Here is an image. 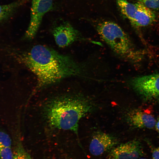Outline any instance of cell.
Wrapping results in <instances>:
<instances>
[{"mask_svg": "<svg viewBox=\"0 0 159 159\" xmlns=\"http://www.w3.org/2000/svg\"><path fill=\"white\" fill-rule=\"evenodd\" d=\"M15 54L17 61L36 77L37 83L32 95L64 79L80 75L84 71L82 66L71 57L42 45Z\"/></svg>", "mask_w": 159, "mask_h": 159, "instance_id": "6da1fadb", "label": "cell"}, {"mask_svg": "<svg viewBox=\"0 0 159 159\" xmlns=\"http://www.w3.org/2000/svg\"><path fill=\"white\" fill-rule=\"evenodd\" d=\"M93 106L88 99L77 95H64L49 100L43 107V116L53 129L69 130L78 137L80 119L92 111Z\"/></svg>", "mask_w": 159, "mask_h": 159, "instance_id": "7a4b0ae2", "label": "cell"}, {"mask_svg": "<svg viewBox=\"0 0 159 159\" xmlns=\"http://www.w3.org/2000/svg\"><path fill=\"white\" fill-rule=\"evenodd\" d=\"M97 29L101 37L117 54L124 57L132 55L129 38L118 24L110 21H104L98 24Z\"/></svg>", "mask_w": 159, "mask_h": 159, "instance_id": "3957f363", "label": "cell"}, {"mask_svg": "<svg viewBox=\"0 0 159 159\" xmlns=\"http://www.w3.org/2000/svg\"><path fill=\"white\" fill-rule=\"evenodd\" d=\"M53 0H32L30 22L24 36L31 40L35 36L44 15L52 8Z\"/></svg>", "mask_w": 159, "mask_h": 159, "instance_id": "277c9868", "label": "cell"}, {"mask_svg": "<svg viewBox=\"0 0 159 159\" xmlns=\"http://www.w3.org/2000/svg\"><path fill=\"white\" fill-rule=\"evenodd\" d=\"M131 82L134 89L145 98L159 97V73L136 77Z\"/></svg>", "mask_w": 159, "mask_h": 159, "instance_id": "5b68a950", "label": "cell"}, {"mask_svg": "<svg viewBox=\"0 0 159 159\" xmlns=\"http://www.w3.org/2000/svg\"><path fill=\"white\" fill-rule=\"evenodd\" d=\"M143 154L140 143L133 140L114 147L107 153L106 159H138Z\"/></svg>", "mask_w": 159, "mask_h": 159, "instance_id": "8992f818", "label": "cell"}, {"mask_svg": "<svg viewBox=\"0 0 159 159\" xmlns=\"http://www.w3.org/2000/svg\"><path fill=\"white\" fill-rule=\"evenodd\" d=\"M119 144L118 139L113 135L102 132H97L92 138L89 150L92 155L99 156L108 153Z\"/></svg>", "mask_w": 159, "mask_h": 159, "instance_id": "52a82bcc", "label": "cell"}, {"mask_svg": "<svg viewBox=\"0 0 159 159\" xmlns=\"http://www.w3.org/2000/svg\"><path fill=\"white\" fill-rule=\"evenodd\" d=\"M52 34L56 44L61 48L68 46L80 38L79 32L67 21L55 26Z\"/></svg>", "mask_w": 159, "mask_h": 159, "instance_id": "ba28073f", "label": "cell"}, {"mask_svg": "<svg viewBox=\"0 0 159 159\" xmlns=\"http://www.w3.org/2000/svg\"><path fill=\"white\" fill-rule=\"evenodd\" d=\"M128 118L131 124L138 128L152 129L155 126L156 123L152 115L139 110L131 112Z\"/></svg>", "mask_w": 159, "mask_h": 159, "instance_id": "9c48e42d", "label": "cell"}, {"mask_svg": "<svg viewBox=\"0 0 159 159\" xmlns=\"http://www.w3.org/2000/svg\"><path fill=\"white\" fill-rule=\"evenodd\" d=\"M136 4L137 9L132 25L140 27L147 26L152 23L155 19L154 13L141 2L138 1Z\"/></svg>", "mask_w": 159, "mask_h": 159, "instance_id": "30bf717a", "label": "cell"}, {"mask_svg": "<svg viewBox=\"0 0 159 159\" xmlns=\"http://www.w3.org/2000/svg\"><path fill=\"white\" fill-rule=\"evenodd\" d=\"M27 0H17L9 4L0 5V22L11 17L17 10L24 5Z\"/></svg>", "mask_w": 159, "mask_h": 159, "instance_id": "8fae6325", "label": "cell"}, {"mask_svg": "<svg viewBox=\"0 0 159 159\" xmlns=\"http://www.w3.org/2000/svg\"><path fill=\"white\" fill-rule=\"evenodd\" d=\"M115 0L122 14L129 20L132 25L137 9L136 3L132 4L127 0Z\"/></svg>", "mask_w": 159, "mask_h": 159, "instance_id": "7c38bea8", "label": "cell"}, {"mask_svg": "<svg viewBox=\"0 0 159 159\" xmlns=\"http://www.w3.org/2000/svg\"><path fill=\"white\" fill-rule=\"evenodd\" d=\"M13 159H32L24 150L20 143H19L14 153Z\"/></svg>", "mask_w": 159, "mask_h": 159, "instance_id": "4fadbf2b", "label": "cell"}, {"mask_svg": "<svg viewBox=\"0 0 159 159\" xmlns=\"http://www.w3.org/2000/svg\"><path fill=\"white\" fill-rule=\"evenodd\" d=\"M11 148L0 145V159H13Z\"/></svg>", "mask_w": 159, "mask_h": 159, "instance_id": "5bb4252c", "label": "cell"}, {"mask_svg": "<svg viewBox=\"0 0 159 159\" xmlns=\"http://www.w3.org/2000/svg\"><path fill=\"white\" fill-rule=\"evenodd\" d=\"M0 145L11 148V140L9 135L0 130Z\"/></svg>", "mask_w": 159, "mask_h": 159, "instance_id": "9a60e30c", "label": "cell"}, {"mask_svg": "<svg viewBox=\"0 0 159 159\" xmlns=\"http://www.w3.org/2000/svg\"><path fill=\"white\" fill-rule=\"evenodd\" d=\"M150 9H159V0H138Z\"/></svg>", "mask_w": 159, "mask_h": 159, "instance_id": "2e32d148", "label": "cell"}, {"mask_svg": "<svg viewBox=\"0 0 159 159\" xmlns=\"http://www.w3.org/2000/svg\"><path fill=\"white\" fill-rule=\"evenodd\" d=\"M152 159H159V147L154 148L152 151Z\"/></svg>", "mask_w": 159, "mask_h": 159, "instance_id": "e0dca14e", "label": "cell"}, {"mask_svg": "<svg viewBox=\"0 0 159 159\" xmlns=\"http://www.w3.org/2000/svg\"><path fill=\"white\" fill-rule=\"evenodd\" d=\"M155 126L157 130L159 133V120L156 122Z\"/></svg>", "mask_w": 159, "mask_h": 159, "instance_id": "ac0fdd59", "label": "cell"}, {"mask_svg": "<svg viewBox=\"0 0 159 159\" xmlns=\"http://www.w3.org/2000/svg\"><path fill=\"white\" fill-rule=\"evenodd\" d=\"M139 159H146V158H140Z\"/></svg>", "mask_w": 159, "mask_h": 159, "instance_id": "d6986e66", "label": "cell"}]
</instances>
